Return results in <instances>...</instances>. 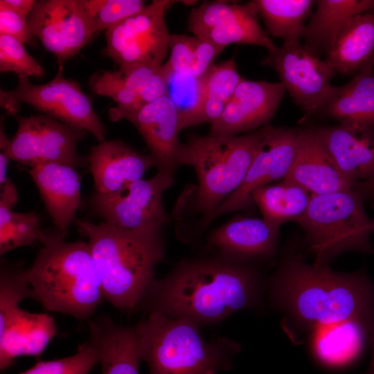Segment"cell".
I'll return each mask as SVG.
<instances>
[{
    "mask_svg": "<svg viewBox=\"0 0 374 374\" xmlns=\"http://www.w3.org/2000/svg\"><path fill=\"white\" fill-rule=\"evenodd\" d=\"M242 79L233 57L215 64L204 76L203 102L193 126L217 120Z\"/></svg>",
    "mask_w": 374,
    "mask_h": 374,
    "instance_id": "obj_31",
    "label": "cell"
},
{
    "mask_svg": "<svg viewBox=\"0 0 374 374\" xmlns=\"http://www.w3.org/2000/svg\"><path fill=\"white\" fill-rule=\"evenodd\" d=\"M373 330V319H355L318 328L310 335V355L324 369H348L362 358Z\"/></svg>",
    "mask_w": 374,
    "mask_h": 374,
    "instance_id": "obj_19",
    "label": "cell"
},
{
    "mask_svg": "<svg viewBox=\"0 0 374 374\" xmlns=\"http://www.w3.org/2000/svg\"><path fill=\"white\" fill-rule=\"evenodd\" d=\"M302 130L264 126L262 141L240 186L216 209L212 220L253 204L251 194L272 181L284 179L292 166Z\"/></svg>",
    "mask_w": 374,
    "mask_h": 374,
    "instance_id": "obj_13",
    "label": "cell"
},
{
    "mask_svg": "<svg viewBox=\"0 0 374 374\" xmlns=\"http://www.w3.org/2000/svg\"><path fill=\"white\" fill-rule=\"evenodd\" d=\"M374 53V10L350 19L337 35L324 60L343 75L357 73Z\"/></svg>",
    "mask_w": 374,
    "mask_h": 374,
    "instance_id": "obj_28",
    "label": "cell"
},
{
    "mask_svg": "<svg viewBox=\"0 0 374 374\" xmlns=\"http://www.w3.org/2000/svg\"><path fill=\"white\" fill-rule=\"evenodd\" d=\"M175 3L154 0L140 12L106 30L105 52L119 68L160 66L169 51L165 14Z\"/></svg>",
    "mask_w": 374,
    "mask_h": 374,
    "instance_id": "obj_9",
    "label": "cell"
},
{
    "mask_svg": "<svg viewBox=\"0 0 374 374\" xmlns=\"http://www.w3.org/2000/svg\"><path fill=\"white\" fill-rule=\"evenodd\" d=\"M258 14L254 1L243 4L206 1L191 10L188 27L195 36L223 48L246 44L274 51L276 46L260 26Z\"/></svg>",
    "mask_w": 374,
    "mask_h": 374,
    "instance_id": "obj_14",
    "label": "cell"
},
{
    "mask_svg": "<svg viewBox=\"0 0 374 374\" xmlns=\"http://www.w3.org/2000/svg\"><path fill=\"white\" fill-rule=\"evenodd\" d=\"M28 22L34 37L55 55L59 66L75 56L93 35L77 0L35 1Z\"/></svg>",
    "mask_w": 374,
    "mask_h": 374,
    "instance_id": "obj_16",
    "label": "cell"
},
{
    "mask_svg": "<svg viewBox=\"0 0 374 374\" xmlns=\"http://www.w3.org/2000/svg\"><path fill=\"white\" fill-rule=\"evenodd\" d=\"M364 199L356 188L312 195L307 210L296 222L316 256L314 263L328 265L331 259L347 251L374 253L370 240L371 221Z\"/></svg>",
    "mask_w": 374,
    "mask_h": 374,
    "instance_id": "obj_7",
    "label": "cell"
},
{
    "mask_svg": "<svg viewBox=\"0 0 374 374\" xmlns=\"http://www.w3.org/2000/svg\"><path fill=\"white\" fill-rule=\"evenodd\" d=\"M272 304L305 331L355 319L374 320V285L364 271L341 274L288 255L270 283Z\"/></svg>",
    "mask_w": 374,
    "mask_h": 374,
    "instance_id": "obj_2",
    "label": "cell"
},
{
    "mask_svg": "<svg viewBox=\"0 0 374 374\" xmlns=\"http://www.w3.org/2000/svg\"><path fill=\"white\" fill-rule=\"evenodd\" d=\"M311 197L307 190L286 179L260 187L251 194L262 217L278 226L290 220L296 222L307 210Z\"/></svg>",
    "mask_w": 374,
    "mask_h": 374,
    "instance_id": "obj_29",
    "label": "cell"
},
{
    "mask_svg": "<svg viewBox=\"0 0 374 374\" xmlns=\"http://www.w3.org/2000/svg\"><path fill=\"white\" fill-rule=\"evenodd\" d=\"M59 66L55 76L48 82L33 84L26 77H19L17 87L1 90V107L8 114L15 115L21 103H26L48 116L75 128L91 132L103 142L106 130L93 109L91 99L75 80L63 75Z\"/></svg>",
    "mask_w": 374,
    "mask_h": 374,
    "instance_id": "obj_8",
    "label": "cell"
},
{
    "mask_svg": "<svg viewBox=\"0 0 374 374\" xmlns=\"http://www.w3.org/2000/svg\"><path fill=\"white\" fill-rule=\"evenodd\" d=\"M269 34L284 42L299 40L314 0H255Z\"/></svg>",
    "mask_w": 374,
    "mask_h": 374,
    "instance_id": "obj_30",
    "label": "cell"
},
{
    "mask_svg": "<svg viewBox=\"0 0 374 374\" xmlns=\"http://www.w3.org/2000/svg\"><path fill=\"white\" fill-rule=\"evenodd\" d=\"M40 243L27 269L33 299L47 311L89 321L105 296L88 243L66 242L57 231L45 232Z\"/></svg>",
    "mask_w": 374,
    "mask_h": 374,
    "instance_id": "obj_4",
    "label": "cell"
},
{
    "mask_svg": "<svg viewBox=\"0 0 374 374\" xmlns=\"http://www.w3.org/2000/svg\"><path fill=\"white\" fill-rule=\"evenodd\" d=\"M57 335L53 318L21 308L0 331V369L4 371L21 356H37Z\"/></svg>",
    "mask_w": 374,
    "mask_h": 374,
    "instance_id": "obj_24",
    "label": "cell"
},
{
    "mask_svg": "<svg viewBox=\"0 0 374 374\" xmlns=\"http://www.w3.org/2000/svg\"><path fill=\"white\" fill-rule=\"evenodd\" d=\"M75 223L88 238L105 299L121 310L137 309L165 254L163 226L127 229L80 219Z\"/></svg>",
    "mask_w": 374,
    "mask_h": 374,
    "instance_id": "obj_3",
    "label": "cell"
},
{
    "mask_svg": "<svg viewBox=\"0 0 374 374\" xmlns=\"http://www.w3.org/2000/svg\"><path fill=\"white\" fill-rule=\"evenodd\" d=\"M364 67L374 69V53H373L368 62L362 68Z\"/></svg>",
    "mask_w": 374,
    "mask_h": 374,
    "instance_id": "obj_45",
    "label": "cell"
},
{
    "mask_svg": "<svg viewBox=\"0 0 374 374\" xmlns=\"http://www.w3.org/2000/svg\"><path fill=\"white\" fill-rule=\"evenodd\" d=\"M0 71L14 72L19 77L45 75L43 66L26 51L16 38L0 35Z\"/></svg>",
    "mask_w": 374,
    "mask_h": 374,
    "instance_id": "obj_37",
    "label": "cell"
},
{
    "mask_svg": "<svg viewBox=\"0 0 374 374\" xmlns=\"http://www.w3.org/2000/svg\"><path fill=\"white\" fill-rule=\"evenodd\" d=\"M285 91L280 82L242 78L220 116L211 123L208 134L234 136L265 126L275 114Z\"/></svg>",
    "mask_w": 374,
    "mask_h": 374,
    "instance_id": "obj_17",
    "label": "cell"
},
{
    "mask_svg": "<svg viewBox=\"0 0 374 374\" xmlns=\"http://www.w3.org/2000/svg\"><path fill=\"white\" fill-rule=\"evenodd\" d=\"M0 35L16 38L21 44L35 46L28 19L0 1Z\"/></svg>",
    "mask_w": 374,
    "mask_h": 374,
    "instance_id": "obj_38",
    "label": "cell"
},
{
    "mask_svg": "<svg viewBox=\"0 0 374 374\" xmlns=\"http://www.w3.org/2000/svg\"><path fill=\"white\" fill-rule=\"evenodd\" d=\"M93 34L107 30L145 6L142 0H77Z\"/></svg>",
    "mask_w": 374,
    "mask_h": 374,
    "instance_id": "obj_35",
    "label": "cell"
},
{
    "mask_svg": "<svg viewBox=\"0 0 374 374\" xmlns=\"http://www.w3.org/2000/svg\"><path fill=\"white\" fill-rule=\"evenodd\" d=\"M317 9L305 24L304 46L320 57L328 53L345 24L357 15L374 10V0H317Z\"/></svg>",
    "mask_w": 374,
    "mask_h": 374,
    "instance_id": "obj_26",
    "label": "cell"
},
{
    "mask_svg": "<svg viewBox=\"0 0 374 374\" xmlns=\"http://www.w3.org/2000/svg\"><path fill=\"white\" fill-rule=\"evenodd\" d=\"M45 232L39 215L35 212L17 213L0 204V256L21 247L40 242Z\"/></svg>",
    "mask_w": 374,
    "mask_h": 374,
    "instance_id": "obj_33",
    "label": "cell"
},
{
    "mask_svg": "<svg viewBox=\"0 0 374 374\" xmlns=\"http://www.w3.org/2000/svg\"><path fill=\"white\" fill-rule=\"evenodd\" d=\"M263 132L264 127L242 136L191 135L183 143L181 166L193 167L197 178L187 209L201 217L200 231L210 224L216 209L243 182Z\"/></svg>",
    "mask_w": 374,
    "mask_h": 374,
    "instance_id": "obj_6",
    "label": "cell"
},
{
    "mask_svg": "<svg viewBox=\"0 0 374 374\" xmlns=\"http://www.w3.org/2000/svg\"><path fill=\"white\" fill-rule=\"evenodd\" d=\"M27 269L20 263L1 260L0 266V329L20 308L24 299H33Z\"/></svg>",
    "mask_w": 374,
    "mask_h": 374,
    "instance_id": "obj_34",
    "label": "cell"
},
{
    "mask_svg": "<svg viewBox=\"0 0 374 374\" xmlns=\"http://www.w3.org/2000/svg\"><path fill=\"white\" fill-rule=\"evenodd\" d=\"M340 172L356 185L374 176V130L339 123L312 129Z\"/></svg>",
    "mask_w": 374,
    "mask_h": 374,
    "instance_id": "obj_18",
    "label": "cell"
},
{
    "mask_svg": "<svg viewBox=\"0 0 374 374\" xmlns=\"http://www.w3.org/2000/svg\"><path fill=\"white\" fill-rule=\"evenodd\" d=\"M264 287L249 262L216 253L179 261L163 278L152 281L138 308L199 326L212 325L258 305Z\"/></svg>",
    "mask_w": 374,
    "mask_h": 374,
    "instance_id": "obj_1",
    "label": "cell"
},
{
    "mask_svg": "<svg viewBox=\"0 0 374 374\" xmlns=\"http://www.w3.org/2000/svg\"><path fill=\"white\" fill-rule=\"evenodd\" d=\"M273 68L294 103L308 114L319 112L332 94L335 71L299 40L283 42L262 59Z\"/></svg>",
    "mask_w": 374,
    "mask_h": 374,
    "instance_id": "obj_11",
    "label": "cell"
},
{
    "mask_svg": "<svg viewBox=\"0 0 374 374\" xmlns=\"http://www.w3.org/2000/svg\"><path fill=\"white\" fill-rule=\"evenodd\" d=\"M362 68L347 84L335 87L319 113L374 130V72Z\"/></svg>",
    "mask_w": 374,
    "mask_h": 374,
    "instance_id": "obj_27",
    "label": "cell"
},
{
    "mask_svg": "<svg viewBox=\"0 0 374 374\" xmlns=\"http://www.w3.org/2000/svg\"><path fill=\"white\" fill-rule=\"evenodd\" d=\"M29 174L57 231L65 238L81 204L79 174L71 166L56 163L33 166Z\"/></svg>",
    "mask_w": 374,
    "mask_h": 374,
    "instance_id": "obj_21",
    "label": "cell"
},
{
    "mask_svg": "<svg viewBox=\"0 0 374 374\" xmlns=\"http://www.w3.org/2000/svg\"><path fill=\"white\" fill-rule=\"evenodd\" d=\"M364 196L368 197L374 201V176L368 179L357 184L355 186Z\"/></svg>",
    "mask_w": 374,
    "mask_h": 374,
    "instance_id": "obj_43",
    "label": "cell"
},
{
    "mask_svg": "<svg viewBox=\"0 0 374 374\" xmlns=\"http://www.w3.org/2000/svg\"><path fill=\"white\" fill-rule=\"evenodd\" d=\"M285 179L302 186L312 195L356 186L340 172L312 129L302 130L293 163Z\"/></svg>",
    "mask_w": 374,
    "mask_h": 374,
    "instance_id": "obj_23",
    "label": "cell"
},
{
    "mask_svg": "<svg viewBox=\"0 0 374 374\" xmlns=\"http://www.w3.org/2000/svg\"><path fill=\"white\" fill-rule=\"evenodd\" d=\"M199 325L150 312L134 327L141 361L149 374H220L229 371L241 345L227 337L207 340Z\"/></svg>",
    "mask_w": 374,
    "mask_h": 374,
    "instance_id": "obj_5",
    "label": "cell"
},
{
    "mask_svg": "<svg viewBox=\"0 0 374 374\" xmlns=\"http://www.w3.org/2000/svg\"><path fill=\"white\" fill-rule=\"evenodd\" d=\"M18 199V193L15 186L9 179L1 188L0 204L12 208Z\"/></svg>",
    "mask_w": 374,
    "mask_h": 374,
    "instance_id": "obj_41",
    "label": "cell"
},
{
    "mask_svg": "<svg viewBox=\"0 0 374 374\" xmlns=\"http://www.w3.org/2000/svg\"><path fill=\"white\" fill-rule=\"evenodd\" d=\"M278 228L263 217L234 216L211 231L207 242L217 253L250 263L275 253Z\"/></svg>",
    "mask_w": 374,
    "mask_h": 374,
    "instance_id": "obj_20",
    "label": "cell"
},
{
    "mask_svg": "<svg viewBox=\"0 0 374 374\" xmlns=\"http://www.w3.org/2000/svg\"><path fill=\"white\" fill-rule=\"evenodd\" d=\"M2 1L26 18L30 13L35 3L34 0H2Z\"/></svg>",
    "mask_w": 374,
    "mask_h": 374,
    "instance_id": "obj_42",
    "label": "cell"
},
{
    "mask_svg": "<svg viewBox=\"0 0 374 374\" xmlns=\"http://www.w3.org/2000/svg\"><path fill=\"white\" fill-rule=\"evenodd\" d=\"M100 352L96 344L89 341L79 346L77 352L69 357L39 361L18 374H89L99 363Z\"/></svg>",
    "mask_w": 374,
    "mask_h": 374,
    "instance_id": "obj_36",
    "label": "cell"
},
{
    "mask_svg": "<svg viewBox=\"0 0 374 374\" xmlns=\"http://www.w3.org/2000/svg\"><path fill=\"white\" fill-rule=\"evenodd\" d=\"M196 36L170 34L169 60L164 64L169 70L181 73L189 71L196 42Z\"/></svg>",
    "mask_w": 374,
    "mask_h": 374,
    "instance_id": "obj_39",
    "label": "cell"
},
{
    "mask_svg": "<svg viewBox=\"0 0 374 374\" xmlns=\"http://www.w3.org/2000/svg\"><path fill=\"white\" fill-rule=\"evenodd\" d=\"M369 344L371 348V356L368 366L364 374H374V330L371 333Z\"/></svg>",
    "mask_w": 374,
    "mask_h": 374,
    "instance_id": "obj_44",
    "label": "cell"
},
{
    "mask_svg": "<svg viewBox=\"0 0 374 374\" xmlns=\"http://www.w3.org/2000/svg\"><path fill=\"white\" fill-rule=\"evenodd\" d=\"M96 192L113 193L143 179L155 163L149 155L121 140L104 141L93 147L88 159Z\"/></svg>",
    "mask_w": 374,
    "mask_h": 374,
    "instance_id": "obj_22",
    "label": "cell"
},
{
    "mask_svg": "<svg viewBox=\"0 0 374 374\" xmlns=\"http://www.w3.org/2000/svg\"><path fill=\"white\" fill-rule=\"evenodd\" d=\"M166 93L176 107L181 120V128L193 125L204 98V77L197 78L188 71L177 73L167 69L163 64Z\"/></svg>",
    "mask_w": 374,
    "mask_h": 374,
    "instance_id": "obj_32",
    "label": "cell"
},
{
    "mask_svg": "<svg viewBox=\"0 0 374 374\" xmlns=\"http://www.w3.org/2000/svg\"><path fill=\"white\" fill-rule=\"evenodd\" d=\"M91 339L98 346L101 374H139L141 361L134 327L107 316L89 320Z\"/></svg>",
    "mask_w": 374,
    "mask_h": 374,
    "instance_id": "obj_25",
    "label": "cell"
},
{
    "mask_svg": "<svg viewBox=\"0 0 374 374\" xmlns=\"http://www.w3.org/2000/svg\"><path fill=\"white\" fill-rule=\"evenodd\" d=\"M189 73L197 78L204 77L215 65L218 55L224 48L196 37Z\"/></svg>",
    "mask_w": 374,
    "mask_h": 374,
    "instance_id": "obj_40",
    "label": "cell"
},
{
    "mask_svg": "<svg viewBox=\"0 0 374 374\" xmlns=\"http://www.w3.org/2000/svg\"><path fill=\"white\" fill-rule=\"evenodd\" d=\"M18 127L7 154L10 160L30 168L56 163L73 168L81 165L76 146L87 133L46 115L18 117Z\"/></svg>",
    "mask_w": 374,
    "mask_h": 374,
    "instance_id": "obj_12",
    "label": "cell"
},
{
    "mask_svg": "<svg viewBox=\"0 0 374 374\" xmlns=\"http://www.w3.org/2000/svg\"><path fill=\"white\" fill-rule=\"evenodd\" d=\"M108 115L112 122L123 119L130 122L145 142L157 170L175 175L181 166V120L175 105L168 96L136 109L112 107Z\"/></svg>",
    "mask_w": 374,
    "mask_h": 374,
    "instance_id": "obj_15",
    "label": "cell"
},
{
    "mask_svg": "<svg viewBox=\"0 0 374 374\" xmlns=\"http://www.w3.org/2000/svg\"><path fill=\"white\" fill-rule=\"evenodd\" d=\"M371 227L372 231L373 232L374 231V220L371 221Z\"/></svg>",
    "mask_w": 374,
    "mask_h": 374,
    "instance_id": "obj_46",
    "label": "cell"
},
{
    "mask_svg": "<svg viewBox=\"0 0 374 374\" xmlns=\"http://www.w3.org/2000/svg\"><path fill=\"white\" fill-rule=\"evenodd\" d=\"M175 181L174 174L157 170L153 177L134 181L116 193L96 192L91 197V208L105 222L123 229L163 226L170 222V218L163 195Z\"/></svg>",
    "mask_w": 374,
    "mask_h": 374,
    "instance_id": "obj_10",
    "label": "cell"
}]
</instances>
